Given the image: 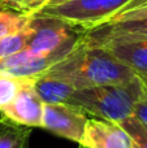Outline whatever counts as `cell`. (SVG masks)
<instances>
[{"label": "cell", "mask_w": 147, "mask_h": 148, "mask_svg": "<svg viewBox=\"0 0 147 148\" xmlns=\"http://www.w3.org/2000/svg\"><path fill=\"white\" fill-rule=\"evenodd\" d=\"M44 74L67 82L74 90L124 83L137 75L106 47L90 44L83 38L68 56Z\"/></svg>", "instance_id": "1"}, {"label": "cell", "mask_w": 147, "mask_h": 148, "mask_svg": "<svg viewBox=\"0 0 147 148\" xmlns=\"http://www.w3.org/2000/svg\"><path fill=\"white\" fill-rule=\"evenodd\" d=\"M143 92L142 82L135 75L124 83L74 90L69 105L94 118L119 123L133 116L134 107Z\"/></svg>", "instance_id": "2"}, {"label": "cell", "mask_w": 147, "mask_h": 148, "mask_svg": "<svg viewBox=\"0 0 147 148\" xmlns=\"http://www.w3.org/2000/svg\"><path fill=\"white\" fill-rule=\"evenodd\" d=\"M130 1L132 0H68L60 4L47 5L38 14L59 18L74 27L90 31L109 22Z\"/></svg>", "instance_id": "3"}, {"label": "cell", "mask_w": 147, "mask_h": 148, "mask_svg": "<svg viewBox=\"0 0 147 148\" xmlns=\"http://www.w3.org/2000/svg\"><path fill=\"white\" fill-rule=\"evenodd\" d=\"M29 27L31 34L23 51L33 55H47L63 47L76 46L86 33L59 18L43 14L33 16Z\"/></svg>", "instance_id": "4"}, {"label": "cell", "mask_w": 147, "mask_h": 148, "mask_svg": "<svg viewBox=\"0 0 147 148\" xmlns=\"http://www.w3.org/2000/svg\"><path fill=\"white\" fill-rule=\"evenodd\" d=\"M89 118L82 110L67 104H44L42 129L80 144Z\"/></svg>", "instance_id": "5"}, {"label": "cell", "mask_w": 147, "mask_h": 148, "mask_svg": "<svg viewBox=\"0 0 147 148\" xmlns=\"http://www.w3.org/2000/svg\"><path fill=\"white\" fill-rule=\"evenodd\" d=\"M35 79L25 83L8 105L0 108V114L27 127H42L44 103L34 88Z\"/></svg>", "instance_id": "6"}, {"label": "cell", "mask_w": 147, "mask_h": 148, "mask_svg": "<svg viewBox=\"0 0 147 148\" xmlns=\"http://www.w3.org/2000/svg\"><path fill=\"white\" fill-rule=\"evenodd\" d=\"M80 146L85 148H133L134 143L119 123L89 118Z\"/></svg>", "instance_id": "7"}, {"label": "cell", "mask_w": 147, "mask_h": 148, "mask_svg": "<svg viewBox=\"0 0 147 148\" xmlns=\"http://www.w3.org/2000/svg\"><path fill=\"white\" fill-rule=\"evenodd\" d=\"M83 40L98 46L111 42L147 40V18L104 23L96 29L86 31Z\"/></svg>", "instance_id": "8"}, {"label": "cell", "mask_w": 147, "mask_h": 148, "mask_svg": "<svg viewBox=\"0 0 147 148\" xmlns=\"http://www.w3.org/2000/svg\"><path fill=\"white\" fill-rule=\"evenodd\" d=\"M102 46L135 74L147 72V40L111 42Z\"/></svg>", "instance_id": "9"}, {"label": "cell", "mask_w": 147, "mask_h": 148, "mask_svg": "<svg viewBox=\"0 0 147 148\" xmlns=\"http://www.w3.org/2000/svg\"><path fill=\"white\" fill-rule=\"evenodd\" d=\"M34 88L39 95L44 104H67L69 105L70 96H72L73 88L72 86L64 81L52 78L46 74L35 79Z\"/></svg>", "instance_id": "10"}, {"label": "cell", "mask_w": 147, "mask_h": 148, "mask_svg": "<svg viewBox=\"0 0 147 148\" xmlns=\"http://www.w3.org/2000/svg\"><path fill=\"white\" fill-rule=\"evenodd\" d=\"M33 129L13 122L0 114V148H30Z\"/></svg>", "instance_id": "11"}, {"label": "cell", "mask_w": 147, "mask_h": 148, "mask_svg": "<svg viewBox=\"0 0 147 148\" xmlns=\"http://www.w3.org/2000/svg\"><path fill=\"white\" fill-rule=\"evenodd\" d=\"M31 17L1 9L0 10V39L25 30L30 23Z\"/></svg>", "instance_id": "12"}, {"label": "cell", "mask_w": 147, "mask_h": 148, "mask_svg": "<svg viewBox=\"0 0 147 148\" xmlns=\"http://www.w3.org/2000/svg\"><path fill=\"white\" fill-rule=\"evenodd\" d=\"M30 27L27 26L25 30L0 39V60L23 51L26 48L29 39H30Z\"/></svg>", "instance_id": "13"}, {"label": "cell", "mask_w": 147, "mask_h": 148, "mask_svg": "<svg viewBox=\"0 0 147 148\" xmlns=\"http://www.w3.org/2000/svg\"><path fill=\"white\" fill-rule=\"evenodd\" d=\"M51 0H0L3 10H10L23 16H35L49 4Z\"/></svg>", "instance_id": "14"}, {"label": "cell", "mask_w": 147, "mask_h": 148, "mask_svg": "<svg viewBox=\"0 0 147 148\" xmlns=\"http://www.w3.org/2000/svg\"><path fill=\"white\" fill-rule=\"evenodd\" d=\"M30 78H18L0 72V108L8 105L16 97L17 92Z\"/></svg>", "instance_id": "15"}, {"label": "cell", "mask_w": 147, "mask_h": 148, "mask_svg": "<svg viewBox=\"0 0 147 148\" xmlns=\"http://www.w3.org/2000/svg\"><path fill=\"white\" fill-rule=\"evenodd\" d=\"M119 125L128 133L135 147L147 148V126L139 122L134 116L125 118L124 121L119 122Z\"/></svg>", "instance_id": "16"}, {"label": "cell", "mask_w": 147, "mask_h": 148, "mask_svg": "<svg viewBox=\"0 0 147 148\" xmlns=\"http://www.w3.org/2000/svg\"><path fill=\"white\" fill-rule=\"evenodd\" d=\"M147 18V4L137 7L134 9H130L128 12L119 13L117 16H115L109 22H117V21H133V20H143ZM108 23V22H107Z\"/></svg>", "instance_id": "17"}, {"label": "cell", "mask_w": 147, "mask_h": 148, "mask_svg": "<svg viewBox=\"0 0 147 148\" xmlns=\"http://www.w3.org/2000/svg\"><path fill=\"white\" fill-rule=\"evenodd\" d=\"M133 116L137 118L139 122H142L145 126H147V92L145 91L141 99L137 101L133 110Z\"/></svg>", "instance_id": "18"}, {"label": "cell", "mask_w": 147, "mask_h": 148, "mask_svg": "<svg viewBox=\"0 0 147 148\" xmlns=\"http://www.w3.org/2000/svg\"><path fill=\"white\" fill-rule=\"evenodd\" d=\"M145 4H147V0H132V1H130L129 4H128L126 7L124 8V10H122V12H120V13L128 12V10H130V9H134V8L141 7V5H145Z\"/></svg>", "instance_id": "19"}, {"label": "cell", "mask_w": 147, "mask_h": 148, "mask_svg": "<svg viewBox=\"0 0 147 148\" xmlns=\"http://www.w3.org/2000/svg\"><path fill=\"white\" fill-rule=\"evenodd\" d=\"M137 75H138V78L141 79V82H142L145 91L147 92V72L146 73H137Z\"/></svg>", "instance_id": "20"}, {"label": "cell", "mask_w": 147, "mask_h": 148, "mask_svg": "<svg viewBox=\"0 0 147 148\" xmlns=\"http://www.w3.org/2000/svg\"><path fill=\"white\" fill-rule=\"evenodd\" d=\"M64 1H68V0H51L48 5H54V4H60V3H64Z\"/></svg>", "instance_id": "21"}, {"label": "cell", "mask_w": 147, "mask_h": 148, "mask_svg": "<svg viewBox=\"0 0 147 148\" xmlns=\"http://www.w3.org/2000/svg\"><path fill=\"white\" fill-rule=\"evenodd\" d=\"M78 148H85V147H83V146H80V147H78Z\"/></svg>", "instance_id": "22"}, {"label": "cell", "mask_w": 147, "mask_h": 148, "mask_svg": "<svg viewBox=\"0 0 147 148\" xmlns=\"http://www.w3.org/2000/svg\"><path fill=\"white\" fill-rule=\"evenodd\" d=\"M133 148H138V147H135V146H133Z\"/></svg>", "instance_id": "23"}]
</instances>
